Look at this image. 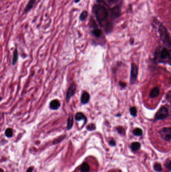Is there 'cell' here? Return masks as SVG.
I'll return each mask as SVG.
<instances>
[{
	"instance_id": "9",
	"label": "cell",
	"mask_w": 171,
	"mask_h": 172,
	"mask_svg": "<svg viewBox=\"0 0 171 172\" xmlns=\"http://www.w3.org/2000/svg\"><path fill=\"white\" fill-rule=\"evenodd\" d=\"M36 0H29L27 4L26 5L25 10H24V13L25 14H27L28 12L32 10L34 7V6L36 3Z\"/></svg>"
},
{
	"instance_id": "25",
	"label": "cell",
	"mask_w": 171,
	"mask_h": 172,
	"mask_svg": "<svg viewBox=\"0 0 171 172\" xmlns=\"http://www.w3.org/2000/svg\"><path fill=\"white\" fill-rule=\"evenodd\" d=\"M87 129L88 130H90V131H92V130H94L96 129V126L94 124H90L88 125L87 127Z\"/></svg>"
},
{
	"instance_id": "21",
	"label": "cell",
	"mask_w": 171,
	"mask_h": 172,
	"mask_svg": "<svg viewBox=\"0 0 171 172\" xmlns=\"http://www.w3.org/2000/svg\"><path fill=\"white\" fill-rule=\"evenodd\" d=\"M133 133L135 136H141L143 135V130L141 128H135L133 130Z\"/></svg>"
},
{
	"instance_id": "3",
	"label": "cell",
	"mask_w": 171,
	"mask_h": 172,
	"mask_svg": "<svg viewBox=\"0 0 171 172\" xmlns=\"http://www.w3.org/2000/svg\"><path fill=\"white\" fill-rule=\"evenodd\" d=\"M121 4H118L110 9V16L112 20L118 18L121 15Z\"/></svg>"
},
{
	"instance_id": "20",
	"label": "cell",
	"mask_w": 171,
	"mask_h": 172,
	"mask_svg": "<svg viewBox=\"0 0 171 172\" xmlns=\"http://www.w3.org/2000/svg\"><path fill=\"white\" fill-rule=\"evenodd\" d=\"M18 50L17 49H15L14 53H13V60H12V64H15L17 60H18Z\"/></svg>"
},
{
	"instance_id": "11",
	"label": "cell",
	"mask_w": 171,
	"mask_h": 172,
	"mask_svg": "<svg viewBox=\"0 0 171 172\" xmlns=\"http://www.w3.org/2000/svg\"><path fill=\"white\" fill-rule=\"evenodd\" d=\"M159 88L157 87H156L151 90V91L149 93V96L151 98H156V97H157L158 96H159Z\"/></svg>"
},
{
	"instance_id": "2",
	"label": "cell",
	"mask_w": 171,
	"mask_h": 172,
	"mask_svg": "<svg viewBox=\"0 0 171 172\" xmlns=\"http://www.w3.org/2000/svg\"><path fill=\"white\" fill-rule=\"evenodd\" d=\"M159 32L160 38L163 42L164 44H165L166 45L169 47H171V37L170 36L169 32H168L167 29L163 25L161 24L160 26Z\"/></svg>"
},
{
	"instance_id": "24",
	"label": "cell",
	"mask_w": 171,
	"mask_h": 172,
	"mask_svg": "<svg viewBox=\"0 0 171 172\" xmlns=\"http://www.w3.org/2000/svg\"><path fill=\"white\" fill-rule=\"evenodd\" d=\"M5 135L8 137H11L13 136V131L12 129L10 128H7L5 131Z\"/></svg>"
},
{
	"instance_id": "31",
	"label": "cell",
	"mask_w": 171,
	"mask_h": 172,
	"mask_svg": "<svg viewBox=\"0 0 171 172\" xmlns=\"http://www.w3.org/2000/svg\"><path fill=\"white\" fill-rule=\"evenodd\" d=\"M33 168H32V167H30L28 169L26 172H33Z\"/></svg>"
},
{
	"instance_id": "1",
	"label": "cell",
	"mask_w": 171,
	"mask_h": 172,
	"mask_svg": "<svg viewBox=\"0 0 171 172\" xmlns=\"http://www.w3.org/2000/svg\"><path fill=\"white\" fill-rule=\"evenodd\" d=\"M92 11L96 17V19L101 27L104 28L107 34L112 32L113 29V23L110 20V13L108 8L102 4H94Z\"/></svg>"
},
{
	"instance_id": "4",
	"label": "cell",
	"mask_w": 171,
	"mask_h": 172,
	"mask_svg": "<svg viewBox=\"0 0 171 172\" xmlns=\"http://www.w3.org/2000/svg\"><path fill=\"white\" fill-rule=\"evenodd\" d=\"M160 135L162 139L165 141L171 139V127H164L160 131Z\"/></svg>"
},
{
	"instance_id": "19",
	"label": "cell",
	"mask_w": 171,
	"mask_h": 172,
	"mask_svg": "<svg viewBox=\"0 0 171 172\" xmlns=\"http://www.w3.org/2000/svg\"><path fill=\"white\" fill-rule=\"evenodd\" d=\"M75 118V119L77 121L86 119V116L81 112H78L77 113H76Z\"/></svg>"
},
{
	"instance_id": "27",
	"label": "cell",
	"mask_w": 171,
	"mask_h": 172,
	"mask_svg": "<svg viewBox=\"0 0 171 172\" xmlns=\"http://www.w3.org/2000/svg\"><path fill=\"white\" fill-rule=\"evenodd\" d=\"M117 130L118 131V132H119L120 134H123V132H125L123 128L122 127H121V126L117 127Z\"/></svg>"
},
{
	"instance_id": "23",
	"label": "cell",
	"mask_w": 171,
	"mask_h": 172,
	"mask_svg": "<svg viewBox=\"0 0 171 172\" xmlns=\"http://www.w3.org/2000/svg\"><path fill=\"white\" fill-rule=\"evenodd\" d=\"M129 111H130V113L131 114V116L135 117L137 116V110L135 107H132L131 108L129 109Z\"/></svg>"
},
{
	"instance_id": "26",
	"label": "cell",
	"mask_w": 171,
	"mask_h": 172,
	"mask_svg": "<svg viewBox=\"0 0 171 172\" xmlns=\"http://www.w3.org/2000/svg\"><path fill=\"white\" fill-rule=\"evenodd\" d=\"M65 137V136H61L57 138L56 139L54 140L53 144H58V143H59L60 142H61L62 140Z\"/></svg>"
},
{
	"instance_id": "15",
	"label": "cell",
	"mask_w": 171,
	"mask_h": 172,
	"mask_svg": "<svg viewBox=\"0 0 171 172\" xmlns=\"http://www.w3.org/2000/svg\"><path fill=\"white\" fill-rule=\"evenodd\" d=\"M169 50L166 48H163L160 53V57L162 59H165L169 56Z\"/></svg>"
},
{
	"instance_id": "10",
	"label": "cell",
	"mask_w": 171,
	"mask_h": 172,
	"mask_svg": "<svg viewBox=\"0 0 171 172\" xmlns=\"http://www.w3.org/2000/svg\"><path fill=\"white\" fill-rule=\"evenodd\" d=\"M90 99V94L88 92H84L82 94L81 101L83 104H86L89 102Z\"/></svg>"
},
{
	"instance_id": "33",
	"label": "cell",
	"mask_w": 171,
	"mask_h": 172,
	"mask_svg": "<svg viewBox=\"0 0 171 172\" xmlns=\"http://www.w3.org/2000/svg\"><path fill=\"white\" fill-rule=\"evenodd\" d=\"M169 169L170 171H171V162L170 163L169 166Z\"/></svg>"
},
{
	"instance_id": "8",
	"label": "cell",
	"mask_w": 171,
	"mask_h": 172,
	"mask_svg": "<svg viewBox=\"0 0 171 172\" xmlns=\"http://www.w3.org/2000/svg\"><path fill=\"white\" fill-rule=\"evenodd\" d=\"M75 85L74 84L72 83L70 85L68 89L67 92L66 93V99L67 102L69 101L70 99L74 94L75 91Z\"/></svg>"
},
{
	"instance_id": "17",
	"label": "cell",
	"mask_w": 171,
	"mask_h": 172,
	"mask_svg": "<svg viewBox=\"0 0 171 172\" xmlns=\"http://www.w3.org/2000/svg\"><path fill=\"white\" fill-rule=\"evenodd\" d=\"M80 170L81 172H88L90 171V166L88 163H82L80 167Z\"/></svg>"
},
{
	"instance_id": "30",
	"label": "cell",
	"mask_w": 171,
	"mask_h": 172,
	"mask_svg": "<svg viewBox=\"0 0 171 172\" xmlns=\"http://www.w3.org/2000/svg\"><path fill=\"white\" fill-rule=\"evenodd\" d=\"M119 85H120L121 87H123V88H125L126 86H127V85H126L125 83L123 82H121L119 83Z\"/></svg>"
},
{
	"instance_id": "32",
	"label": "cell",
	"mask_w": 171,
	"mask_h": 172,
	"mask_svg": "<svg viewBox=\"0 0 171 172\" xmlns=\"http://www.w3.org/2000/svg\"><path fill=\"white\" fill-rule=\"evenodd\" d=\"M80 1L81 0H74V3L75 4H78V3H79L80 2Z\"/></svg>"
},
{
	"instance_id": "7",
	"label": "cell",
	"mask_w": 171,
	"mask_h": 172,
	"mask_svg": "<svg viewBox=\"0 0 171 172\" xmlns=\"http://www.w3.org/2000/svg\"><path fill=\"white\" fill-rule=\"evenodd\" d=\"M121 1V0H96L97 3L103 4L104 5L108 7H110L114 5H117Z\"/></svg>"
},
{
	"instance_id": "12",
	"label": "cell",
	"mask_w": 171,
	"mask_h": 172,
	"mask_svg": "<svg viewBox=\"0 0 171 172\" xmlns=\"http://www.w3.org/2000/svg\"><path fill=\"white\" fill-rule=\"evenodd\" d=\"M60 106V104L58 100H52V101L50 102V107L53 110H57L59 108Z\"/></svg>"
},
{
	"instance_id": "6",
	"label": "cell",
	"mask_w": 171,
	"mask_h": 172,
	"mask_svg": "<svg viewBox=\"0 0 171 172\" xmlns=\"http://www.w3.org/2000/svg\"><path fill=\"white\" fill-rule=\"evenodd\" d=\"M138 74V67L135 63H132L131 70V78L130 82L131 84H134L137 79Z\"/></svg>"
},
{
	"instance_id": "5",
	"label": "cell",
	"mask_w": 171,
	"mask_h": 172,
	"mask_svg": "<svg viewBox=\"0 0 171 172\" xmlns=\"http://www.w3.org/2000/svg\"><path fill=\"white\" fill-rule=\"evenodd\" d=\"M169 115V111L165 107H162L160 109L156 114V118L157 120H163L167 117Z\"/></svg>"
},
{
	"instance_id": "18",
	"label": "cell",
	"mask_w": 171,
	"mask_h": 172,
	"mask_svg": "<svg viewBox=\"0 0 171 172\" xmlns=\"http://www.w3.org/2000/svg\"><path fill=\"white\" fill-rule=\"evenodd\" d=\"M73 125V116L72 115H70L67 120V127L68 129H70L72 127Z\"/></svg>"
},
{
	"instance_id": "28",
	"label": "cell",
	"mask_w": 171,
	"mask_h": 172,
	"mask_svg": "<svg viewBox=\"0 0 171 172\" xmlns=\"http://www.w3.org/2000/svg\"><path fill=\"white\" fill-rule=\"evenodd\" d=\"M109 144L111 146H115V144H116V143H115V142L114 140H110V142H109Z\"/></svg>"
},
{
	"instance_id": "29",
	"label": "cell",
	"mask_w": 171,
	"mask_h": 172,
	"mask_svg": "<svg viewBox=\"0 0 171 172\" xmlns=\"http://www.w3.org/2000/svg\"><path fill=\"white\" fill-rule=\"evenodd\" d=\"M171 92H169L168 93V94L167 96V100L170 102V103L171 102Z\"/></svg>"
},
{
	"instance_id": "14",
	"label": "cell",
	"mask_w": 171,
	"mask_h": 172,
	"mask_svg": "<svg viewBox=\"0 0 171 172\" xmlns=\"http://www.w3.org/2000/svg\"><path fill=\"white\" fill-rule=\"evenodd\" d=\"M88 11L83 10L81 13V14H80L79 17V19L80 21L83 22V21H86L87 19V18L88 17Z\"/></svg>"
},
{
	"instance_id": "13",
	"label": "cell",
	"mask_w": 171,
	"mask_h": 172,
	"mask_svg": "<svg viewBox=\"0 0 171 172\" xmlns=\"http://www.w3.org/2000/svg\"><path fill=\"white\" fill-rule=\"evenodd\" d=\"M92 34L96 38H99L102 33V31L101 29L96 28L94 29V30L92 31Z\"/></svg>"
},
{
	"instance_id": "22",
	"label": "cell",
	"mask_w": 171,
	"mask_h": 172,
	"mask_svg": "<svg viewBox=\"0 0 171 172\" xmlns=\"http://www.w3.org/2000/svg\"><path fill=\"white\" fill-rule=\"evenodd\" d=\"M153 169L156 172H160L162 170L161 165L160 163H155L153 165Z\"/></svg>"
},
{
	"instance_id": "16",
	"label": "cell",
	"mask_w": 171,
	"mask_h": 172,
	"mask_svg": "<svg viewBox=\"0 0 171 172\" xmlns=\"http://www.w3.org/2000/svg\"><path fill=\"white\" fill-rule=\"evenodd\" d=\"M141 144L139 142H133L131 144V148L132 151L136 152L141 148Z\"/></svg>"
}]
</instances>
